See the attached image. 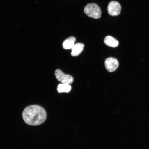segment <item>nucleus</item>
I'll return each mask as SVG.
<instances>
[{"label": "nucleus", "instance_id": "1", "mask_svg": "<svg viewBox=\"0 0 149 149\" xmlns=\"http://www.w3.org/2000/svg\"><path fill=\"white\" fill-rule=\"evenodd\" d=\"M23 117L26 123L30 125L37 126L46 120L47 115L45 111L40 106L31 105L24 109Z\"/></svg>", "mask_w": 149, "mask_h": 149}, {"label": "nucleus", "instance_id": "2", "mask_svg": "<svg viewBox=\"0 0 149 149\" xmlns=\"http://www.w3.org/2000/svg\"><path fill=\"white\" fill-rule=\"evenodd\" d=\"M84 12L89 17L95 19H98L101 17V9L96 3H89L86 6L84 9Z\"/></svg>", "mask_w": 149, "mask_h": 149}, {"label": "nucleus", "instance_id": "3", "mask_svg": "<svg viewBox=\"0 0 149 149\" xmlns=\"http://www.w3.org/2000/svg\"><path fill=\"white\" fill-rule=\"evenodd\" d=\"M55 75L57 80L63 84H70L74 81V79L72 76L64 74L59 69L55 71Z\"/></svg>", "mask_w": 149, "mask_h": 149}, {"label": "nucleus", "instance_id": "4", "mask_svg": "<svg viewBox=\"0 0 149 149\" xmlns=\"http://www.w3.org/2000/svg\"><path fill=\"white\" fill-rule=\"evenodd\" d=\"M108 13L111 16L119 15L120 13L121 6L118 2L112 1L109 3L107 7Z\"/></svg>", "mask_w": 149, "mask_h": 149}, {"label": "nucleus", "instance_id": "5", "mask_svg": "<svg viewBox=\"0 0 149 149\" xmlns=\"http://www.w3.org/2000/svg\"><path fill=\"white\" fill-rule=\"evenodd\" d=\"M106 69L109 72L115 71L119 66V62L117 59L109 57L106 59L105 61Z\"/></svg>", "mask_w": 149, "mask_h": 149}, {"label": "nucleus", "instance_id": "6", "mask_svg": "<svg viewBox=\"0 0 149 149\" xmlns=\"http://www.w3.org/2000/svg\"><path fill=\"white\" fill-rule=\"evenodd\" d=\"M84 45L83 44L78 43L74 44V46L71 48V55L72 56L76 57L79 55L80 53L83 51Z\"/></svg>", "mask_w": 149, "mask_h": 149}, {"label": "nucleus", "instance_id": "7", "mask_svg": "<svg viewBox=\"0 0 149 149\" xmlns=\"http://www.w3.org/2000/svg\"><path fill=\"white\" fill-rule=\"evenodd\" d=\"M104 43L110 47L115 48L118 46L119 42L116 39L111 36H107L104 39Z\"/></svg>", "mask_w": 149, "mask_h": 149}, {"label": "nucleus", "instance_id": "8", "mask_svg": "<svg viewBox=\"0 0 149 149\" xmlns=\"http://www.w3.org/2000/svg\"><path fill=\"white\" fill-rule=\"evenodd\" d=\"M76 41V38L74 37H70L64 41L63 44V48L65 49H71Z\"/></svg>", "mask_w": 149, "mask_h": 149}, {"label": "nucleus", "instance_id": "9", "mask_svg": "<svg viewBox=\"0 0 149 149\" xmlns=\"http://www.w3.org/2000/svg\"><path fill=\"white\" fill-rule=\"evenodd\" d=\"M71 88V86L70 84L63 83L59 84L58 86L57 91L59 93H68L70 92Z\"/></svg>", "mask_w": 149, "mask_h": 149}]
</instances>
